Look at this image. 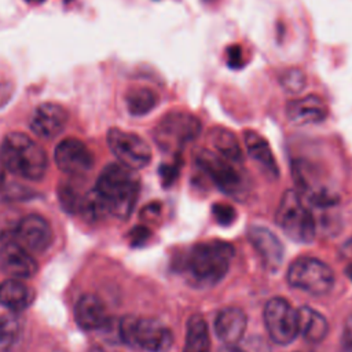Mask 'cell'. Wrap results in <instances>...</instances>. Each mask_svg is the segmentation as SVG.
<instances>
[{"label":"cell","instance_id":"6da1fadb","mask_svg":"<svg viewBox=\"0 0 352 352\" xmlns=\"http://www.w3.org/2000/svg\"><path fill=\"white\" fill-rule=\"evenodd\" d=\"M95 190L109 213L118 219H128L139 197L140 179L135 170L121 164H110L100 172Z\"/></svg>","mask_w":352,"mask_h":352},{"label":"cell","instance_id":"7a4b0ae2","mask_svg":"<svg viewBox=\"0 0 352 352\" xmlns=\"http://www.w3.org/2000/svg\"><path fill=\"white\" fill-rule=\"evenodd\" d=\"M0 164L12 175L32 182L41 180L48 169L44 148L21 132L4 136L0 144Z\"/></svg>","mask_w":352,"mask_h":352},{"label":"cell","instance_id":"3957f363","mask_svg":"<svg viewBox=\"0 0 352 352\" xmlns=\"http://www.w3.org/2000/svg\"><path fill=\"white\" fill-rule=\"evenodd\" d=\"M234 246L224 241L199 242L191 248L184 260V272L195 286L216 285L227 274Z\"/></svg>","mask_w":352,"mask_h":352},{"label":"cell","instance_id":"277c9868","mask_svg":"<svg viewBox=\"0 0 352 352\" xmlns=\"http://www.w3.org/2000/svg\"><path fill=\"white\" fill-rule=\"evenodd\" d=\"M202 131L198 117L182 110H173L162 117L154 129L157 146L166 151L179 154L184 146L194 142Z\"/></svg>","mask_w":352,"mask_h":352},{"label":"cell","instance_id":"5b68a950","mask_svg":"<svg viewBox=\"0 0 352 352\" xmlns=\"http://www.w3.org/2000/svg\"><path fill=\"white\" fill-rule=\"evenodd\" d=\"M275 219L282 231L296 242L308 243L315 236L314 214L293 190H287L282 195Z\"/></svg>","mask_w":352,"mask_h":352},{"label":"cell","instance_id":"8992f818","mask_svg":"<svg viewBox=\"0 0 352 352\" xmlns=\"http://www.w3.org/2000/svg\"><path fill=\"white\" fill-rule=\"evenodd\" d=\"M118 333L124 342L148 352L166 351L173 341L170 330L155 319L126 316L121 320Z\"/></svg>","mask_w":352,"mask_h":352},{"label":"cell","instance_id":"52a82bcc","mask_svg":"<svg viewBox=\"0 0 352 352\" xmlns=\"http://www.w3.org/2000/svg\"><path fill=\"white\" fill-rule=\"evenodd\" d=\"M195 162L224 194L241 198V195L248 191V182L235 166L236 164H232L209 150H201L195 157Z\"/></svg>","mask_w":352,"mask_h":352},{"label":"cell","instance_id":"ba28073f","mask_svg":"<svg viewBox=\"0 0 352 352\" xmlns=\"http://www.w3.org/2000/svg\"><path fill=\"white\" fill-rule=\"evenodd\" d=\"M287 280L296 289L320 296L331 289L334 275L323 261L314 257H300L289 267Z\"/></svg>","mask_w":352,"mask_h":352},{"label":"cell","instance_id":"9c48e42d","mask_svg":"<svg viewBox=\"0 0 352 352\" xmlns=\"http://www.w3.org/2000/svg\"><path fill=\"white\" fill-rule=\"evenodd\" d=\"M107 146L121 165L138 170L147 166L153 153L148 143L133 132L111 128L107 132Z\"/></svg>","mask_w":352,"mask_h":352},{"label":"cell","instance_id":"30bf717a","mask_svg":"<svg viewBox=\"0 0 352 352\" xmlns=\"http://www.w3.org/2000/svg\"><path fill=\"white\" fill-rule=\"evenodd\" d=\"M264 323L276 344L286 345L298 334V312L282 297H274L265 304Z\"/></svg>","mask_w":352,"mask_h":352},{"label":"cell","instance_id":"8fae6325","mask_svg":"<svg viewBox=\"0 0 352 352\" xmlns=\"http://www.w3.org/2000/svg\"><path fill=\"white\" fill-rule=\"evenodd\" d=\"M56 166L66 175L81 176L89 172L95 164L92 151L76 138L60 140L54 151Z\"/></svg>","mask_w":352,"mask_h":352},{"label":"cell","instance_id":"7c38bea8","mask_svg":"<svg viewBox=\"0 0 352 352\" xmlns=\"http://www.w3.org/2000/svg\"><path fill=\"white\" fill-rule=\"evenodd\" d=\"M67 124V111L56 103H41L38 104L30 118V131L45 140H51L60 135Z\"/></svg>","mask_w":352,"mask_h":352},{"label":"cell","instance_id":"4fadbf2b","mask_svg":"<svg viewBox=\"0 0 352 352\" xmlns=\"http://www.w3.org/2000/svg\"><path fill=\"white\" fill-rule=\"evenodd\" d=\"M19 245L32 252H43L52 242V230L50 223L38 214L22 217L16 226L15 234Z\"/></svg>","mask_w":352,"mask_h":352},{"label":"cell","instance_id":"5bb4252c","mask_svg":"<svg viewBox=\"0 0 352 352\" xmlns=\"http://www.w3.org/2000/svg\"><path fill=\"white\" fill-rule=\"evenodd\" d=\"M329 116V107L323 98L309 94L287 102L286 118L293 125H309L324 121Z\"/></svg>","mask_w":352,"mask_h":352},{"label":"cell","instance_id":"9a60e30c","mask_svg":"<svg viewBox=\"0 0 352 352\" xmlns=\"http://www.w3.org/2000/svg\"><path fill=\"white\" fill-rule=\"evenodd\" d=\"M248 238L260 254L265 268L270 271L278 270L283 258V246L278 236L265 227L252 226L248 230Z\"/></svg>","mask_w":352,"mask_h":352},{"label":"cell","instance_id":"2e32d148","mask_svg":"<svg viewBox=\"0 0 352 352\" xmlns=\"http://www.w3.org/2000/svg\"><path fill=\"white\" fill-rule=\"evenodd\" d=\"M0 268L14 278H30L37 272V263L19 243L6 242L0 248Z\"/></svg>","mask_w":352,"mask_h":352},{"label":"cell","instance_id":"e0dca14e","mask_svg":"<svg viewBox=\"0 0 352 352\" xmlns=\"http://www.w3.org/2000/svg\"><path fill=\"white\" fill-rule=\"evenodd\" d=\"M74 318L77 324L84 330H98L109 323V315L104 304L100 298L92 294H85L77 301Z\"/></svg>","mask_w":352,"mask_h":352},{"label":"cell","instance_id":"ac0fdd59","mask_svg":"<svg viewBox=\"0 0 352 352\" xmlns=\"http://www.w3.org/2000/svg\"><path fill=\"white\" fill-rule=\"evenodd\" d=\"M243 142H245L248 154L252 157L254 162L260 165L263 172L270 179H278L279 168L268 142L261 135H258L256 131H252V129L243 131Z\"/></svg>","mask_w":352,"mask_h":352},{"label":"cell","instance_id":"d6986e66","mask_svg":"<svg viewBox=\"0 0 352 352\" xmlns=\"http://www.w3.org/2000/svg\"><path fill=\"white\" fill-rule=\"evenodd\" d=\"M246 329V315L239 308H224L214 319L216 336L226 344H235Z\"/></svg>","mask_w":352,"mask_h":352},{"label":"cell","instance_id":"ffe728a7","mask_svg":"<svg viewBox=\"0 0 352 352\" xmlns=\"http://www.w3.org/2000/svg\"><path fill=\"white\" fill-rule=\"evenodd\" d=\"M208 140L212 147L217 151V155L232 162L241 164L243 160V153L241 144L232 131L224 126H213L208 132Z\"/></svg>","mask_w":352,"mask_h":352},{"label":"cell","instance_id":"44dd1931","mask_svg":"<svg viewBox=\"0 0 352 352\" xmlns=\"http://www.w3.org/2000/svg\"><path fill=\"white\" fill-rule=\"evenodd\" d=\"M298 312V333L309 342L322 341L329 330L327 320L319 312L302 307Z\"/></svg>","mask_w":352,"mask_h":352},{"label":"cell","instance_id":"7402d4cb","mask_svg":"<svg viewBox=\"0 0 352 352\" xmlns=\"http://www.w3.org/2000/svg\"><path fill=\"white\" fill-rule=\"evenodd\" d=\"M33 300L32 290L18 279H7L0 283V304L14 309L21 311L30 305Z\"/></svg>","mask_w":352,"mask_h":352},{"label":"cell","instance_id":"603a6c76","mask_svg":"<svg viewBox=\"0 0 352 352\" xmlns=\"http://www.w3.org/2000/svg\"><path fill=\"white\" fill-rule=\"evenodd\" d=\"M184 352H210L208 324L201 315H192L187 322Z\"/></svg>","mask_w":352,"mask_h":352},{"label":"cell","instance_id":"cb8c5ba5","mask_svg":"<svg viewBox=\"0 0 352 352\" xmlns=\"http://www.w3.org/2000/svg\"><path fill=\"white\" fill-rule=\"evenodd\" d=\"M125 103L129 114L142 117L155 109L158 103V96L153 89L147 87H136L128 91L125 96Z\"/></svg>","mask_w":352,"mask_h":352},{"label":"cell","instance_id":"d4e9b609","mask_svg":"<svg viewBox=\"0 0 352 352\" xmlns=\"http://www.w3.org/2000/svg\"><path fill=\"white\" fill-rule=\"evenodd\" d=\"M78 212L87 220H99L106 213H109L102 197L95 190V187L82 195L80 206H78Z\"/></svg>","mask_w":352,"mask_h":352},{"label":"cell","instance_id":"484cf974","mask_svg":"<svg viewBox=\"0 0 352 352\" xmlns=\"http://www.w3.org/2000/svg\"><path fill=\"white\" fill-rule=\"evenodd\" d=\"M279 84L282 89L290 95H297L300 94L305 85H307V76L304 70L298 67H292L285 70L279 76Z\"/></svg>","mask_w":352,"mask_h":352},{"label":"cell","instance_id":"4316f807","mask_svg":"<svg viewBox=\"0 0 352 352\" xmlns=\"http://www.w3.org/2000/svg\"><path fill=\"white\" fill-rule=\"evenodd\" d=\"M59 198L65 209L67 210H78L82 195H78V190L69 183H63L59 188Z\"/></svg>","mask_w":352,"mask_h":352},{"label":"cell","instance_id":"83f0119b","mask_svg":"<svg viewBox=\"0 0 352 352\" xmlns=\"http://www.w3.org/2000/svg\"><path fill=\"white\" fill-rule=\"evenodd\" d=\"M212 214L214 220L221 226H230L236 217L235 209L231 205L223 202H217L212 206Z\"/></svg>","mask_w":352,"mask_h":352},{"label":"cell","instance_id":"f1b7e54d","mask_svg":"<svg viewBox=\"0 0 352 352\" xmlns=\"http://www.w3.org/2000/svg\"><path fill=\"white\" fill-rule=\"evenodd\" d=\"M179 155H176V161L173 164H162L158 168V175L161 177L162 186L164 187H169L175 183V180L179 176V170H180V161H179Z\"/></svg>","mask_w":352,"mask_h":352},{"label":"cell","instance_id":"f546056e","mask_svg":"<svg viewBox=\"0 0 352 352\" xmlns=\"http://www.w3.org/2000/svg\"><path fill=\"white\" fill-rule=\"evenodd\" d=\"M226 55H227V65L231 69H241L245 65L243 60V52L242 47L238 44H231L226 48Z\"/></svg>","mask_w":352,"mask_h":352},{"label":"cell","instance_id":"4dcf8cb0","mask_svg":"<svg viewBox=\"0 0 352 352\" xmlns=\"http://www.w3.org/2000/svg\"><path fill=\"white\" fill-rule=\"evenodd\" d=\"M21 219H15L12 213H1L0 214V238H7L15 234L16 226Z\"/></svg>","mask_w":352,"mask_h":352},{"label":"cell","instance_id":"1f68e13d","mask_svg":"<svg viewBox=\"0 0 352 352\" xmlns=\"http://www.w3.org/2000/svg\"><path fill=\"white\" fill-rule=\"evenodd\" d=\"M342 346L346 352H352V315L346 318L342 330Z\"/></svg>","mask_w":352,"mask_h":352},{"label":"cell","instance_id":"d6a6232c","mask_svg":"<svg viewBox=\"0 0 352 352\" xmlns=\"http://www.w3.org/2000/svg\"><path fill=\"white\" fill-rule=\"evenodd\" d=\"M14 330H15L14 320H10V318H0V341L10 338Z\"/></svg>","mask_w":352,"mask_h":352},{"label":"cell","instance_id":"836d02e7","mask_svg":"<svg viewBox=\"0 0 352 352\" xmlns=\"http://www.w3.org/2000/svg\"><path fill=\"white\" fill-rule=\"evenodd\" d=\"M150 235V230L143 227V226H139V227H135L132 231H131V239L133 243H142L144 242Z\"/></svg>","mask_w":352,"mask_h":352},{"label":"cell","instance_id":"e575fe53","mask_svg":"<svg viewBox=\"0 0 352 352\" xmlns=\"http://www.w3.org/2000/svg\"><path fill=\"white\" fill-rule=\"evenodd\" d=\"M219 352H243V351H241V349H238V348H235V346H232V345H228V346L220 348Z\"/></svg>","mask_w":352,"mask_h":352},{"label":"cell","instance_id":"d590c367","mask_svg":"<svg viewBox=\"0 0 352 352\" xmlns=\"http://www.w3.org/2000/svg\"><path fill=\"white\" fill-rule=\"evenodd\" d=\"M4 168L1 166V164H0V187L3 186V182H4Z\"/></svg>","mask_w":352,"mask_h":352},{"label":"cell","instance_id":"8d00e7d4","mask_svg":"<svg viewBox=\"0 0 352 352\" xmlns=\"http://www.w3.org/2000/svg\"><path fill=\"white\" fill-rule=\"evenodd\" d=\"M345 272H346V275H348L349 278H352V265H349V267L345 270Z\"/></svg>","mask_w":352,"mask_h":352},{"label":"cell","instance_id":"74e56055","mask_svg":"<svg viewBox=\"0 0 352 352\" xmlns=\"http://www.w3.org/2000/svg\"><path fill=\"white\" fill-rule=\"evenodd\" d=\"M28 1H30V3H36V4H38V3H43L44 0H28Z\"/></svg>","mask_w":352,"mask_h":352}]
</instances>
